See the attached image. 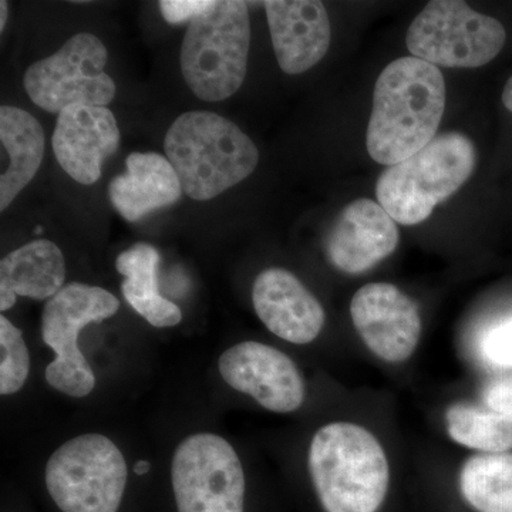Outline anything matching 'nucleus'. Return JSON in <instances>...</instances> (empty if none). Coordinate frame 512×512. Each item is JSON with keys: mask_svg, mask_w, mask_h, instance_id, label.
Returning <instances> with one entry per match:
<instances>
[{"mask_svg": "<svg viewBox=\"0 0 512 512\" xmlns=\"http://www.w3.org/2000/svg\"><path fill=\"white\" fill-rule=\"evenodd\" d=\"M218 367L228 386L248 394L269 412L292 413L305 402V382L298 366L272 346L238 343L222 353Z\"/></svg>", "mask_w": 512, "mask_h": 512, "instance_id": "9b49d317", "label": "nucleus"}, {"mask_svg": "<svg viewBox=\"0 0 512 512\" xmlns=\"http://www.w3.org/2000/svg\"><path fill=\"white\" fill-rule=\"evenodd\" d=\"M120 302L99 286L72 282L47 301L42 313L43 342L56 353L46 367V380L57 392L70 397L89 396L96 386L92 366L79 349V335L89 323L116 315Z\"/></svg>", "mask_w": 512, "mask_h": 512, "instance_id": "0eeeda50", "label": "nucleus"}, {"mask_svg": "<svg viewBox=\"0 0 512 512\" xmlns=\"http://www.w3.org/2000/svg\"><path fill=\"white\" fill-rule=\"evenodd\" d=\"M160 254L148 244H136L117 256L116 268L124 276L121 291L128 305L154 328H173L183 320L175 303L158 292Z\"/></svg>", "mask_w": 512, "mask_h": 512, "instance_id": "aec40b11", "label": "nucleus"}, {"mask_svg": "<svg viewBox=\"0 0 512 512\" xmlns=\"http://www.w3.org/2000/svg\"><path fill=\"white\" fill-rule=\"evenodd\" d=\"M251 20L248 3L220 0L188 23L181 46V72L198 99L234 96L247 76Z\"/></svg>", "mask_w": 512, "mask_h": 512, "instance_id": "39448f33", "label": "nucleus"}, {"mask_svg": "<svg viewBox=\"0 0 512 512\" xmlns=\"http://www.w3.org/2000/svg\"><path fill=\"white\" fill-rule=\"evenodd\" d=\"M483 399L488 409L512 414V369L485 384Z\"/></svg>", "mask_w": 512, "mask_h": 512, "instance_id": "a878e982", "label": "nucleus"}, {"mask_svg": "<svg viewBox=\"0 0 512 512\" xmlns=\"http://www.w3.org/2000/svg\"><path fill=\"white\" fill-rule=\"evenodd\" d=\"M0 394L18 393L30 372V355L22 330L5 315L0 316Z\"/></svg>", "mask_w": 512, "mask_h": 512, "instance_id": "5701e85b", "label": "nucleus"}, {"mask_svg": "<svg viewBox=\"0 0 512 512\" xmlns=\"http://www.w3.org/2000/svg\"><path fill=\"white\" fill-rule=\"evenodd\" d=\"M109 52L99 37L79 33L26 70L25 89L40 109L57 113L72 106L107 107L116 83L104 72Z\"/></svg>", "mask_w": 512, "mask_h": 512, "instance_id": "1a4fd4ad", "label": "nucleus"}, {"mask_svg": "<svg viewBox=\"0 0 512 512\" xmlns=\"http://www.w3.org/2000/svg\"><path fill=\"white\" fill-rule=\"evenodd\" d=\"M446 423L448 436L460 446L484 454L512 450V414L458 403L447 410Z\"/></svg>", "mask_w": 512, "mask_h": 512, "instance_id": "4be33fe9", "label": "nucleus"}, {"mask_svg": "<svg viewBox=\"0 0 512 512\" xmlns=\"http://www.w3.org/2000/svg\"><path fill=\"white\" fill-rule=\"evenodd\" d=\"M446 97V82L434 64L417 57L387 64L373 92L366 137L370 157L392 167L423 150L437 136Z\"/></svg>", "mask_w": 512, "mask_h": 512, "instance_id": "f257e3e1", "label": "nucleus"}, {"mask_svg": "<svg viewBox=\"0 0 512 512\" xmlns=\"http://www.w3.org/2000/svg\"><path fill=\"white\" fill-rule=\"evenodd\" d=\"M6 22H8V3L2 0L0 2V32L5 30Z\"/></svg>", "mask_w": 512, "mask_h": 512, "instance_id": "cd10ccee", "label": "nucleus"}, {"mask_svg": "<svg viewBox=\"0 0 512 512\" xmlns=\"http://www.w3.org/2000/svg\"><path fill=\"white\" fill-rule=\"evenodd\" d=\"M507 40L503 23L460 0H434L413 20L406 45L413 57L441 67L485 66Z\"/></svg>", "mask_w": 512, "mask_h": 512, "instance_id": "6e6552de", "label": "nucleus"}, {"mask_svg": "<svg viewBox=\"0 0 512 512\" xmlns=\"http://www.w3.org/2000/svg\"><path fill=\"white\" fill-rule=\"evenodd\" d=\"M64 279L66 264L55 242H29L0 262V311H9L18 296L36 301L52 299L63 288Z\"/></svg>", "mask_w": 512, "mask_h": 512, "instance_id": "a211bd4d", "label": "nucleus"}, {"mask_svg": "<svg viewBox=\"0 0 512 512\" xmlns=\"http://www.w3.org/2000/svg\"><path fill=\"white\" fill-rule=\"evenodd\" d=\"M276 60L282 72H308L326 56L330 46V22L318 0L264 2Z\"/></svg>", "mask_w": 512, "mask_h": 512, "instance_id": "dca6fc26", "label": "nucleus"}, {"mask_svg": "<svg viewBox=\"0 0 512 512\" xmlns=\"http://www.w3.org/2000/svg\"><path fill=\"white\" fill-rule=\"evenodd\" d=\"M476 163L470 138L456 131L440 134L419 153L380 174L377 202L399 224H420L466 184Z\"/></svg>", "mask_w": 512, "mask_h": 512, "instance_id": "20e7f679", "label": "nucleus"}, {"mask_svg": "<svg viewBox=\"0 0 512 512\" xmlns=\"http://www.w3.org/2000/svg\"><path fill=\"white\" fill-rule=\"evenodd\" d=\"M309 471L325 512H377L389 491L384 448L357 424L322 427L309 448Z\"/></svg>", "mask_w": 512, "mask_h": 512, "instance_id": "7ed1b4c3", "label": "nucleus"}, {"mask_svg": "<svg viewBox=\"0 0 512 512\" xmlns=\"http://www.w3.org/2000/svg\"><path fill=\"white\" fill-rule=\"evenodd\" d=\"M165 157L188 197L208 201L254 173L259 151L231 120L211 111H188L168 128Z\"/></svg>", "mask_w": 512, "mask_h": 512, "instance_id": "f03ea898", "label": "nucleus"}, {"mask_svg": "<svg viewBox=\"0 0 512 512\" xmlns=\"http://www.w3.org/2000/svg\"><path fill=\"white\" fill-rule=\"evenodd\" d=\"M148 468H150V464H148L147 461H140V463L137 464L136 471L138 474H144Z\"/></svg>", "mask_w": 512, "mask_h": 512, "instance_id": "c85d7f7f", "label": "nucleus"}, {"mask_svg": "<svg viewBox=\"0 0 512 512\" xmlns=\"http://www.w3.org/2000/svg\"><path fill=\"white\" fill-rule=\"evenodd\" d=\"M460 491L476 512H512V453L468 458L460 474Z\"/></svg>", "mask_w": 512, "mask_h": 512, "instance_id": "412c9836", "label": "nucleus"}, {"mask_svg": "<svg viewBox=\"0 0 512 512\" xmlns=\"http://www.w3.org/2000/svg\"><path fill=\"white\" fill-rule=\"evenodd\" d=\"M350 316L367 348L384 362H406L419 345V306L397 286H363L350 302Z\"/></svg>", "mask_w": 512, "mask_h": 512, "instance_id": "f8f14e48", "label": "nucleus"}, {"mask_svg": "<svg viewBox=\"0 0 512 512\" xmlns=\"http://www.w3.org/2000/svg\"><path fill=\"white\" fill-rule=\"evenodd\" d=\"M480 355L497 369H512V316L485 330L480 339Z\"/></svg>", "mask_w": 512, "mask_h": 512, "instance_id": "b1692460", "label": "nucleus"}, {"mask_svg": "<svg viewBox=\"0 0 512 512\" xmlns=\"http://www.w3.org/2000/svg\"><path fill=\"white\" fill-rule=\"evenodd\" d=\"M503 103L505 109L511 111L512 113V76L510 77V80H508L507 84H505L503 92Z\"/></svg>", "mask_w": 512, "mask_h": 512, "instance_id": "bb28decb", "label": "nucleus"}, {"mask_svg": "<svg viewBox=\"0 0 512 512\" xmlns=\"http://www.w3.org/2000/svg\"><path fill=\"white\" fill-rule=\"evenodd\" d=\"M173 490L178 512H245V474L227 440L198 433L175 450Z\"/></svg>", "mask_w": 512, "mask_h": 512, "instance_id": "9d476101", "label": "nucleus"}, {"mask_svg": "<svg viewBox=\"0 0 512 512\" xmlns=\"http://www.w3.org/2000/svg\"><path fill=\"white\" fill-rule=\"evenodd\" d=\"M0 141L9 156L8 168L0 177V211H5L39 171L45 156V133L28 111L2 106Z\"/></svg>", "mask_w": 512, "mask_h": 512, "instance_id": "6ab92c4d", "label": "nucleus"}, {"mask_svg": "<svg viewBox=\"0 0 512 512\" xmlns=\"http://www.w3.org/2000/svg\"><path fill=\"white\" fill-rule=\"evenodd\" d=\"M52 146L60 167L74 181L92 185L120 146L116 117L107 107H67L57 117Z\"/></svg>", "mask_w": 512, "mask_h": 512, "instance_id": "4468645a", "label": "nucleus"}, {"mask_svg": "<svg viewBox=\"0 0 512 512\" xmlns=\"http://www.w3.org/2000/svg\"><path fill=\"white\" fill-rule=\"evenodd\" d=\"M252 302L258 318L278 338L308 345L325 325V311L291 272L269 268L256 276Z\"/></svg>", "mask_w": 512, "mask_h": 512, "instance_id": "2eb2a0df", "label": "nucleus"}, {"mask_svg": "<svg viewBox=\"0 0 512 512\" xmlns=\"http://www.w3.org/2000/svg\"><path fill=\"white\" fill-rule=\"evenodd\" d=\"M127 173L117 175L109 185V198L128 222L143 220L151 212L181 200L183 185L173 164L157 153H131Z\"/></svg>", "mask_w": 512, "mask_h": 512, "instance_id": "f3484780", "label": "nucleus"}, {"mask_svg": "<svg viewBox=\"0 0 512 512\" xmlns=\"http://www.w3.org/2000/svg\"><path fill=\"white\" fill-rule=\"evenodd\" d=\"M399 228L379 202L359 198L343 208L326 239L329 261L345 274L359 275L392 255Z\"/></svg>", "mask_w": 512, "mask_h": 512, "instance_id": "ddd939ff", "label": "nucleus"}, {"mask_svg": "<svg viewBox=\"0 0 512 512\" xmlns=\"http://www.w3.org/2000/svg\"><path fill=\"white\" fill-rule=\"evenodd\" d=\"M126 458L107 437L83 434L57 448L46 487L62 512H117L127 487Z\"/></svg>", "mask_w": 512, "mask_h": 512, "instance_id": "423d86ee", "label": "nucleus"}, {"mask_svg": "<svg viewBox=\"0 0 512 512\" xmlns=\"http://www.w3.org/2000/svg\"><path fill=\"white\" fill-rule=\"evenodd\" d=\"M160 5L163 18L168 23L178 25V23L191 22L198 16L204 15L208 9L214 6L211 0H163Z\"/></svg>", "mask_w": 512, "mask_h": 512, "instance_id": "393cba45", "label": "nucleus"}]
</instances>
